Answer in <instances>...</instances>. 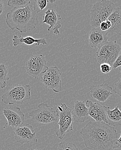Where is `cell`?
<instances>
[{
	"mask_svg": "<svg viewBox=\"0 0 121 150\" xmlns=\"http://www.w3.org/2000/svg\"><path fill=\"white\" fill-rule=\"evenodd\" d=\"M80 134L86 148L91 150H111L118 138L115 129L103 122H89Z\"/></svg>",
	"mask_w": 121,
	"mask_h": 150,
	"instance_id": "1",
	"label": "cell"
},
{
	"mask_svg": "<svg viewBox=\"0 0 121 150\" xmlns=\"http://www.w3.org/2000/svg\"><path fill=\"white\" fill-rule=\"evenodd\" d=\"M7 26L11 30L17 29L20 33L32 30L39 24L38 16L32 6L15 7L6 16Z\"/></svg>",
	"mask_w": 121,
	"mask_h": 150,
	"instance_id": "2",
	"label": "cell"
},
{
	"mask_svg": "<svg viewBox=\"0 0 121 150\" xmlns=\"http://www.w3.org/2000/svg\"><path fill=\"white\" fill-rule=\"evenodd\" d=\"M113 3L108 0H102L95 3L91 10V25L93 28H99L115 10Z\"/></svg>",
	"mask_w": 121,
	"mask_h": 150,
	"instance_id": "3",
	"label": "cell"
},
{
	"mask_svg": "<svg viewBox=\"0 0 121 150\" xmlns=\"http://www.w3.org/2000/svg\"><path fill=\"white\" fill-rule=\"evenodd\" d=\"M31 90L29 85H15L2 96V101L9 105L22 104L25 101L31 99Z\"/></svg>",
	"mask_w": 121,
	"mask_h": 150,
	"instance_id": "4",
	"label": "cell"
},
{
	"mask_svg": "<svg viewBox=\"0 0 121 150\" xmlns=\"http://www.w3.org/2000/svg\"><path fill=\"white\" fill-rule=\"evenodd\" d=\"M59 114V122L57 125L59 129L56 130L55 134L57 138L62 140L67 133L73 130L74 119L72 113V109L69 108L65 103H61L58 106Z\"/></svg>",
	"mask_w": 121,
	"mask_h": 150,
	"instance_id": "5",
	"label": "cell"
},
{
	"mask_svg": "<svg viewBox=\"0 0 121 150\" xmlns=\"http://www.w3.org/2000/svg\"><path fill=\"white\" fill-rule=\"evenodd\" d=\"M120 46L114 41H107L98 48L96 52L97 62L100 64L106 63L112 67L120 52Z\"/></svg>",
	"mask_w": 121,
	"mask_h": 150,
	"instance_id": "6",
	"label": "cell"
},
{
	"mask_svg": "<svg viewBox=\"0 0 121 150\" xmlns=\"http://www.w3.org/2000/svg\"><path fill=\"white\" fill-rule=\"evenodd\" d=\"M29 114L33 120L42 124L55 122L59 119L57 109L54 111L53 108L47 103H40L38 105L37 109L31 111Z\"/></svg>",
	"mask_w": 121,
	"mask_h": 150,
	"instance_id": "7",
	"label": "cell"
},
{
	"mask_svg": "<svg viewBox=\"0 0 121 150\" xmlns=\"http://www.w3.org/2000/svg\"><path fill=\"white\" fill-rule=\"evenodd\" d=\"M40 77L45 88L51 89L57 93L62 91L61 73L57 66L48 67Z\"/></svg>",
	"mask_w": 121,
	"mask_h": 150,
	"instance_id": "8",
	"label": "cell"
},
{
	"mask_svg": "<svg viewBox=\"0 0 121 150\" xmlns=\"http://www.w3.org/2000/svg\"><path fill=\"white\" fill-rule=\"evenodd\" d=\"M47 62L43 54H33L26 62L27 73L30 76L38 79L48 69Z\"/></svg>",
	"mask_w": 121,
	"mask_h": 150,
	"instance_id": "9",
	"label": "cell"
},
{
	"mask_svg": "<svg viewBox=\"0 0 121 150\" xmlns=\"http://www.w3.org/2000/svg\"><path fill=\"white\" fill-rule=\"evenodd\" d=\"M9 126L15 129L22 126L25 122V115L20 108L17 106L6 107L3 111Z\"/></svg>",
	"mask_w": 121,
	"mask_h": 150,
	"instance_id": "10",
	"label": "cell"
},
{
	"mask_svg": "<svg viewBox=\"0 0 121 150\" xmlns=\"http://www.w3.org/2000/svg\"><path fill=\"white\" fill-rule=\"evenodd\" d=\"M13 134L16 142L21 145L31 142H38L36 132L34 131L33 126L29 124L15 129Z\"/></svg>",
	"mask_w": 121,
	"mask_h": 150,
	"instance_id": "11",
	"label": "cell"
},
{
	"mask_svg": "<svg viewBox=\"0 0 121 150\" xmlns=\"http://www.w3.org/2000/svg\"><path fill=\"white\" fill-rule=\"evenodd\" d=\"M89 90L91 97L101 102H104L113 94L111 92L113 88L106 83L100 85H92Z\"/></svg>",
	"mask_w": 121,
	"mask_h": 150,
	"instance_id": "12",
	"label": "cell"
},
{
	"mask_svg": "<svg viewBox=\"0 0 121 150\" xmlns=\"http://www.w3.org/2000/svg\"><path fill=\"white\" fill-rule=\"evenodd\" d=\"M85 103L88 109L89 116L94 119L96 122H103L108 124L105 106H102L97 103L93 102L90 100H87Z\"/></svg>",
	"mask_w": 121,
	"mask_h": 150,
	"instance_id": "13",
	"label": "cell"
},
{
	"mask_svg": "<svg viewBox=\"0 0 121 150\" xmlns=\"http://www.w3.org/2000/svg\"><path fill=\"white\" fill-rule=\"evenodd\" d=\"M61 17L54 9H48L43 16V23L48 25V31L53 28L54 33L56 35L59 33V29L61 28Z\"/></svg>",
	"mask_w": 121,
	"mask_h": 150,
	"instance_id": "14",
	"label": "cell"
},
{
	"mask_svg": "<svg viewBox=\"0 0 121 150\" xmlns=\"http://www.w3.org/2000/svg\"><path fill=\"white\" fill-rule=\"evenodd\" d=\"M109 37L106 31H103L100 28H93L89 33V42L94 49L99 48L108 41Z\"/></svg>",
	"mask_w": 121,
	"mask_h": 150,
	"instance_id": "15",
	"label": "cell"
},
{
	"mask_svg": "<svg viewBox=\"0 0 121 150\" xmlns=\"http://www.w3.org/2000/svg\"><path fill=\"white\" fill-rule=\"evenodd\" d=\"M72 113L74 121L78 123L85 122L89 118L88 109L85 101H76L72 109Z\"/></svg>",
	"mask_w": 121,
	"mask_h": 150,
	"instance_id": "16",
	"label": "cell"
},
{
	"mask_svg": "<svg viewBox=\"0 0 121 150\" xmlns=\"http://www.w3.org/2000/svg\"><path fill=\"white\" fill-rule=\"evenodd\" d=\"M107 20L111 23V27L107 31V33H115L121 35V8H115L113 12Z\"/></svg>",
	"mask_w": 121,
	"mask_h": 150,
	"instance_id": "17",
	"label": "cell"
},
{
	"mask_svg": "<svg viewBox=\"0 0 121 150\" xmlns=\"http://www.w3.org/2000/svg\"><path fill=\"white\" fill-rule=\"evenodd\" d=\"M105 110L108 124L113 127L121 125V111L119 106H116L113 110L105 106Z\"/></svg>",
	"mask_w": 121,
	"mask_h": 150,
	"instance_id": "18",
	"label": "cell"
},
{
	"mask_svg": "<svg viewBox=\"0 0 121 150\" xmlns=\"http://www.w3.org/2000/svg\"><path fill=\"white\" fill-rule=\"evenodd\" d=\"M12 40L13 46L15 47L18 45H20L22 43H25L28 45L35 44L37 45H40V44L45 45L47 44L46 40L45 38L36 39L34 37L31 36L23 37L21 35L18 36L15 35L13 36Z\"/></svg>",
	"mask_w": 121,
	"mask_h": 150,
	"instance_id": "19",
	"label": "cell"
},
{
	"mask_svg": "<svg viewBox=\"0 0 121 150\" xmlns=\"http://www.w3.org/2000/svg\"><path fill=\"white\" fill-rule=\"evenodd\" d=\"M8 70L7 66L4 64H0V88H4L7 86V83L9 80L8 76Z\"/></svg>",
	"mask_w": 121,
	"mask_h": 150,
	"instance_id": "20",
	"label": "cell"
},
{
	"mask_svg": "<svg viewBox=\"0 0 121 150\" xmlns=\"http://www.w3.org/2000/svg\"><path fill=\"white\" fill-rule=\"evenodd\" d=\"M30 3L29 0H9L8 1L7 5L10 7H25Z\"/></svg>",
	"mask_w": 121,
	"mask_h": 150,
	"instance_id": "21",
	"label": "cell"
},
{
	"mask_svg": "<svg viewBox=\"0 0 121 150\" xmlns=\"http://www.w3.org/2000/svg\"><path fill=\"white\" fill-rule=\"evenodd\" d=\"M57 150H80L76 144L69 142H61L59 144Z\"/></svg>",
	"mask_w": 121,
	"mask_h": 150,
	"instance_id": "22",
	"label": "cell"
},
{
	"mask_svg": "<svg viewBox=\"0 0 121 150\" xmlns=\"http://www.w3.org/2000/svg\"><path fill=\"white\" fill-rule=\"evenodd\" d=\"M47 0H35L33 4V9L37 13L45 8L47 5Z\"/></svg>",
	"mask_w": 121,
	"mask_h": 150,
	"instance_id": "23",
	"label": "cell"
},
{
	"mask_svg": "<svg viewBox=\"0 0 121 150\" xmlns=\"http://www.w3.org/2000/svg\"><path fill=\"white\" fill-rule=\"evenodd\" d=\"M111 23L109 20H106L100 24V29L103 31H107L111 27Z\"/></svg>",
	"mask_w": 121,
	"mask_h": 150,
	"instance_id": "24",
	"label": "cell"
},
{
	"mask_svg": "<svg viewBox=\"0 0 121 150\" xmlns=\"http://www.w3.org/2000/svg\"><path fill=\"white\" fill-rule=\"evenodd\" d=\"M100 69L103 73L107 74L112 70V67L108 64L103 63L100 65Z\"/></svg>",
	"mask_w": 121,
	"mask_h": 150,
	"instance_id": "25",
	"label": "cell"
},
{
	"mask_svg": "<svg viewBox=\"0 0 121 150\" xmlns=\"http://www.w3.org/2000/svg\"><path fill=\"white\" fill-rule=\"evenodd\" d=\"M113 91L121 97V80L115 84Z\"/></svg>",
	"mask_w": 121,
	"mask_h": 150,
	"instance_id": "26",
	"label": "cell"
},
{
	"mask_svg": "<svg viewBox=\"0 0 121 150\" xmlns=\"http://www.w3.org/2000/svg\"><path fill=\"white\" fill-rule=\"evenodd\" d=\"M120 66H121V49L117 59L112 66V69H116V68Z\"/></svg>",
	"mask_w": 121,
	"mask_h": 150,
	"instance_id": "27",
	"label": "cell"
},
{
	"mask_svg": "<svg viewBox=\"0 0 121 150\" xmlns=\"http://www.w3.org/2000/svg\"><path fill=\"white\" fill-rule=\"evenodd\" d=\"M4 11V6L3 2L0 0V16L3 13Z\"/></svg>",
	"mask_w": 121,
	"mask_h": 150,
	"instance_id": "28",
	"label": "cell"
},
{
	"mask_svg": "<svg viewBox=\"0 0 121 150\" xmlns=\"http://www.w3.org/2000/svg\"><path fill=\"white\" fill-rule=\"evenodd\" d=\"M115 142L117 146L121 147V133L120 134V138L117 139V140H116V141Z\"/></svg>",
	"mask_w": 121,
	"mask_h": 150,
	"instance_id": "29",
	"label": "cell"
},
{
	"mask_svg": "<svg viewBox=\"0 0 121 150\" xmlns=\"http://www.w3.org/2000/svg\"><path fill=\"white\" fill-rule=\"evenodd\" d=\"M111 150H121V147L118 146H115L113 147Z\"/></svg>",
	"mask_w": 121,
	"mask_h": 150,
	"instance_id": "30",
	"label": "cell"
},
{
	"mask_svg": "<svg viewBox=\"0 0 121 150\" xmlns=\"http://www.w3.org/2000/svg\"><path fill=\"white\" fill-rule=\"evenodd\" d=\"M48 2H50L51 4H53V3L56 1H47Z\"/></svg>",
	"mask_w": 121,
	"mask_h": 150,
	"instance_id": "31",
	"label": "cell"
},
{
	"mask_svg": "<svg viewBox=\"0 0 121 150\" xmlns=\"http://www.w3.org/2000/svg\"><path fill=\"white\" fill-rule=\"evenodd\" d=\"M29 150H40L39 149H37V148H34V149H29Z\"/></svg>",
	"mask_w": 121,
	"mask_h": 150,
	"instance_id": "32",
	"label": "cell"
},
{
	"mask_svg": "<svg viewBox=\"0 0 121 150\" xmlns=\"http://www.w3.org/2000/svg\"><path fill=\"white\" fill-rule=\"evenodd\" d=\"M120 80H121V78H120Z\"/></svg>",
	"mask_w": 121,
	"mask_h": 150,
	"instance_id": "33",
	"label": "cell"
},
{
	"mask_svg": "<svg viewBox=\"0 0 121 150\" xmlns=\"http://www.w3.org/2000/svg\"></svg>",
	"mask_w": 121,
	"mask_h": 150,
	"instance_id": "34",
	"label": "cell"
}]
</instances>
